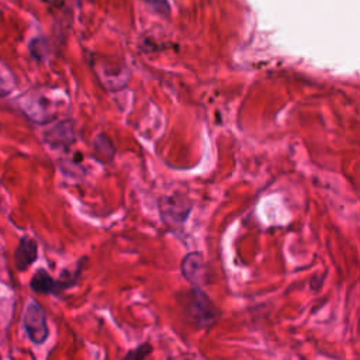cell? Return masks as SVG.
Segmentation results:
<instances>
[{
    "instance_id": "4",
    "label": "cell",
    "mask_w": 360,
    "mask_h": 360,
    "mask_svg": "<svg viewBox=\"0 0 360 360\" xmlns=\"http://www.w3.org/2000/svg\"><path fill=\"white\" fill-rule=\"evenodd\" d=\"M191 211V204L183 195H169L159 201L160 218L167 226H181Z\"/></svg>"
},
{
    "instance_id": "8",
    "label": "cell",
    "mask_w": 360,
    "mask_h": 360,
    "mask_svg": "<svg viewBox=\"0 0 360 360\" xmlns=\"http://www.w3.org/2000/svg\"><path fill=\"white\" fill-rule=\"evenodd\" d=\"M8 79H11V76L6 75L3 70H0V96H4L11 91L13 84H11V82H8Z\"/></svg>"
},
{
    "instance_id": "1",
    "label": "cell",
    "mask_w": 360,
    "mask_h": 360,
    "mask_svg": "<svg viewBox=\"0 0 360 360\" xmlns=\"http://www.w3.org/2000/svg\"><path fill=\"white\" fill-rule=\"evenodd\" d=\"M184 314L198 328L214 326L221 318V309L200 287H193L179 297Z\"/></svg>"
},
{
    "instance_id": "5",
    "label": "cell",
    "mask_w": 360,
    "mask_h": 360,
    "mask_svg": "<svg viewBox=\"0 0 360 360\" xmlns=\"http://www.w3.org/2000/svg\"><path fill=\"white\" fill-rule=\"evenodd\" d=\"M181 276L193 285V287H202L210 283V271L205 263L204 255L198 250L187 253L180 263Z\"/></svg>"
},
{
    "instance_id": "7",
    "label": "cell",
    "mask_w": 360,
    "mask_h": 360,
    "mask_svg": "<svg viewBox=\"0 0 360 360\" xmlns=\"http://www.w3.org/2000/svg\"><path fill=\"white\" fill-rule=\"evenodd\" d=\"M153 353V346L149 342H143L134 349H129L121 360H150Z\"/></svg>"
},
{
    "instance_id": "2",
    "label": "cell",
    "mask_w": 360,
    "mask_h": 360,
    "mask_svg": "<svg viewBox=\"0 0 360 360\" xmlns=\"http://www.w3.org/2000/svg\"><path fill=\"white\" fill-rule=\"evenodd\" d=\"M83 263L84 260H82L77 264V269L70 273L68 270H65L60 274V278H53L45 269H38L34 276L31 277L30 281V287L32 291L38 292V294H53V295H59L63 291L69 290L70 287L76 285L83 269Z\"/></svg>"
},
{
    "instance_id": "6",
    "label": "cell",
    "mask_w": 360,
    "mask_h": 360,
    "mask_svg": "<svg viewBox=\"0 0 360 360\" xmlns=\"http://www.w3.org/2000/svg\"><path fill=\"white\" fill-rule=\"evenodd\" d=\"M38 257V245L35 239L30 236H22L15 248L14 263L18 271L27 270Z\"/></svg>"
},
{
    "instance_id": "3",
    "label": "cell",
    "mask_w": 360,
    "mask_h": 360,
    "mask_svg": "<svg viewBox=\"0 0 360 360\" xmlns=\"http://www.w3.org/2000/svg\"><path fill=\"white\" fill-rule=\"evenodd\" d=\"M24 328L31 342L41 345L49 336L46 314L37 301H30L24 314Z\"/></svg>"
}]
</instances>
